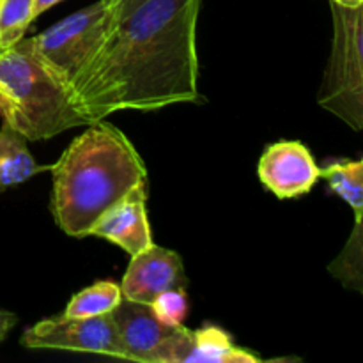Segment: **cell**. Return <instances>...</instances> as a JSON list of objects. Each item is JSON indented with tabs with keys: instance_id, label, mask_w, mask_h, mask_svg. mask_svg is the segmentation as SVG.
Instances as JSON below:
<instances>
[{
	"instance_id": "cell-16",
	"label": "cell",
	"mask_w": 363,
	"mask_h": 363,
	"mask_svg": "<svg viewBox=\"0 0 363 363\" xmlns=\"http://www.w3.org/2000/svg\"><path fill=\"white\" fill-rule=\"evenodd\" d=\"M35 0H0V52L25 38L34 18Z\"/></svg>"
},
{
	"instance_id": "cell-9",
	"label": "cell",
	"mask_w": 363,
	"mask_h": 363,
	"mask_svg": "<svg viewBox=\"0 0 363 363\" xmlns=\"http://www.w3.org/2000/svg\"><path fill=\"white\" fill-rule=\"evenodd\" d=\"M188 279L183 259L172 250L156 247L131 255V262L121 284L123 298L138 303H151L158 294L172 289L186 291Z\"/></svg>"
},
{
	"instance_id": "cell-13",
	"label": "cell",
	"mask_w": 363,
	"mask_h": 363,
	"mask_svg": "<svg viewBox=\"0 0 363 363\" xmlns=\"http://www.w3.org/2000/svg\"><path fill=\"white\" fill-rule=\"evenodd\" d=\"M319 177L326 179L330 190L339 195L353 209L354 218L363 213V162H335L319 169Z\"/></svg>"
},
{
	"instance_id": "cell-1",
	"label": "cell",
	"mask_w": 363,
	"mask_h": 363,
	"mask_svg": "<svg viewBox=\"0 0 363 363\" xmlns=\"http://www.w3.org/2000/svg\"><path fill=\"white\" fill-rule=\"evenodd\" d=\"M199 9L201 0H110L101 45L71 89L85 123L197 101Z\"/></svg>"
},
{
	"instance_id": "cell-3",
	"label": "cell",
	"mask_w": 363,
	"mask_h": 363,
	"mask_svg": "<svg viewBox=\"0 0 363 363\" xmlns=\"http://www.w3.org/2000/svg\"><path fill=\"white\" fill-rule=\"evenodd\" d=\"M0 117L27 140L85 126L71 94L39 60L30 38L0 52Z\"/></svg>"
},
{
	"instance_id": "cell-4",
	"label": "cell",
	"mask_w": 363,
	"mask_h": 363,
	"mask_svg": "<svg viewBox=\"0 0 363 363\" xmlns=\"http://www.w3.org/2000/svg\"><path fill=\"white\" fill-rule=\"evenodd\" d=\"M332 53L319 89V105L354 131L363 128V6L330 2Z\"/></svg>"
},
{
	"instance_id": "cell-12",
	"label": "cell",
	"mask_w": 363,
	"mask_h": 363,
	"mask_svg": "<svg viewBox=\"0 0 363 363\" xmlns=\"http://www.w3.org/2000/svg\"><path fill=\"white\" fill-rule=\"evenodd\" d=\"M45 167L38 165L27 147V138L4 121L0 128V190L30 179Z\"/></svg>"
},
{
	"instance_id": "cell-17",
	"label": "cell",
	"mask_w": 363,
	"mask_h": 363,
	"mask_svg": "<svg viewBox=\"0 0 363 363\" xmlns=\"http://www.w3.org/2000/svg\"><path fill=\"white\" fill-rule=\"evenodd\" d=\"M151 311L167 326H181L188 314L186 293L183 289L165 291L151 301Z\"/></svg>"
},
{
	"instance_id": "cell-6",
	"label": "cell",
	"mask_w": 363,
	"mask_h": 363,
	"mask_svg": "<svg viewBox=\"0 0 363 363\" xmlns=\"http://www.w3.org/2000/svg\"><path fill=\"white\" fill-rule=\"evenodd\" d=\"M27 350L77 351L124 358V347L117 335L112 315L98 318H50L27 328L20 339Z\"/></svg>"
},
{
	"instance_id": "cell-14",
	"label": "cell",
	"mask_w": 363,
	"mask_h": 363,
	"mask_svg": "<svg viewBox=\"0 0 363 363\" xmlns=\"http://www.w3.org/2000/svg\"><path fill=\"white\" fill-rule=\"evenodd\" d=\"M123 300L121 286L110 280H101L74 294L62 315L66 318H98L110 314Z\"/></svg>"
},
{
	"instance_id": "cell-20",
	"label": "cell",
	"mask_w": 363,
	"mask_h": 363,
	"mask_svg": "<svg viewBox=\"0 0 363 363\" xmlns=\"http://www.w3.org/2000/svg\"><path fill=\"white\" fill-rule=\"evenodd\" d=\"M333 4H339L344 7H360L363 6V0H330Z\"/></svg>"
},
{
	"instance_id": "cell-7",
	"label": "cell",
	"mask_w": 363,
	"mask_h": 363,
	"mask_svg": "<svg viewBox=\"0 0 363 363\" xmlns=\"http://www.w3.org/2000/svg\"><path fill=\"white\" fill-rule=\"evenodd\" d=\"M252 351L234 346L233 339L218 326L188 330L183 325L155 351L151 363H259Z\"/></svg>"
},
{
	"instance_id": "cell-2",
	"label": "cell",
	"mask_w": 363,
	"mask_h": 363,
	"mask_svg": "<svg viewBox=\"0 0 363 363\" xmlns=\"http://www.w3.org/2000/svg\"><path fill=\"white\" fill-rule=\"evenodd\" d=\"M52 174V215L71 238H87L110 208L147 188V170L138 151L105 119L89 124L71 142Z\"/></svg>"
},
{
	"instance_id": "cell-15",
	"label": "cell",
	"mask_w": 363,
	"mask_h": 363,
	"mask_svg": "<svg viewBox=\"0 0 363 363\" xmlns=\"http://www.w3.org/2000/svg\"><path fill=\"white\" fill-rule=\"evenodd\" d=\"M362 218H354L353 233L347 240L346 247L340 252L339 257L330 264V273L347 289H354L357 293L363 291V273H362Z\"/></svg>"
},
{
	"instance_id": "cell-8",
	"label": "cell",
	"mask_w": 363,
	"mask_h": 363,
	"mask_svg": "<svg viewBox=\"0 0 363 363\" xmlns=\"http://www.w3.org/2000/svg\"><path fill=\"white\" fill-rule=\"evenodd\" d=\"M259 179L279 199L308 194L319 181V167L301 142L284 140L269 145L259 160Z\"/></svg>"
},
{
	"instance_id": "cell-11",
	"label": "cell",
	"mask_w": 363,
	"mask_h": 363,
	"mask_svg": "<svg viewBox=\"0 0 363 363\" xmlns=\"http://www.w3.org/2000/svg\"><path fill=\"white\" fill-rule=\"evenodd\" d=\"M147 188L133 191L124 201L110 208L89 230V236L112 241L130 255L138 254L152 245L147 213Z\"/></svg>"
},
{
	"instance_id": "cell-18",
	"label": "cell",
	"mask_w": 363,
	"mask_h": 363,
	"mask_svg": "<svg viewBox=\"0 0 363 363\" xmlns=\"http://www.w3.org/2000/svg\"><path fill=\"white\" fill-rule=\"evenodd\" d=\"M18 318L13 314V312L0 311V342L7 337V333L13 330V326L16 325Z\"/></svg>"
},
{
	"instance_id": "cell-5",
	"label": "cell",
	"mask_w": 363,
	"mask_h": 363,
	"mask_svg": "<svg viewBox=\"0 0 363 363\" xmlns=\"http://www.w3.org/2000/svg\"><path fill=\"white\" fill-rule=\"evenodd\" d=\"M108 16L110 0H98L30 38L35 55L69 94L78 74L101 45Z\"/></svg>"
},
{
	"instance_id": "cell-10",
	"label": "cell",
	"mask_w": 363,
	"mask_h": 363,
	"mask_svg": "<svg viewBox=\"0 0 363 363\" xmlns=\"http://www.w3.org/2000/svg\"><path fill=\"white\" fill-rule=\"evenodd\" d=\"M124 347V360L151 363L155 351L179 326H167L155 315L151 305L123 298L110 312Z\"/></svg>"
},
{
	"instance_id": "cell-19",
	"label": "cell",
	"mask_w": 363,
	"mask_h": 363,
	"mask_svg": "<svg viewBox=\"0 0 363 363\" xmlns=\"http://www.w3.org/2000/svg\"><path fill=\"white\" fill-rule=\"evenodd\" d=\"M59 2H62V0H35L34 2V18H38L39 14L45 13V11L50 9V7L57 6Z\"/></svg>"
}]
</instances>
